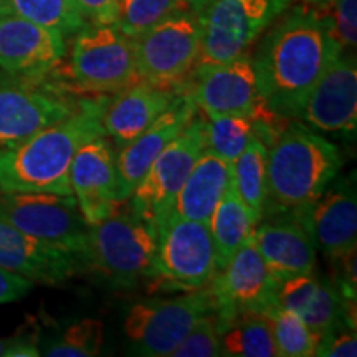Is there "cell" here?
Returning a JSON list of instances; mask_svg holds the SVG:
<instances>
[{"mask_svg": "<svg viewBox=\"0 0 357 357\" xmlns=\"http://www.w3.org/2000/svg\"><path fill=\"white\" fill-rule=\"evenodd\" d=\"M211 311L213 300L208 284L172 300L141 301L129 307L124 334L136 354L169 357L197 321Z\"/></svg>", "mask_w": 357, "mask_h": 357, "instance_id": "cell-8", "label": "cell"}, {"mask_svg": "<svg viewBox=\"0 0 357 357\" xmlns=\"http://www.w3.org/2000/svg\"><path fill=\"white\" fill-rule=\"evenodd\" d=\"M75 102L52 89L24 84L0 86V158L32 137L40 129L60 121L75 109Z\"/></svg>", "mask_w": 357, "mask_h": 357, "instance_id": "cell-16", "label": "cell"}, {"mask_svg": "<svg viewBox=\"0 0 357 357\" xmlns=\"http://www.w3.org/2000/svg\"><path fill=\"white\" fill-rule=\"evenodd\" d=\"M222 356L276 357L270 321L261 312H242L220 336Z\"/></svg>", "mask_w": 357, "mask_h": 357, "instance_id": "cell-25", "label": "cell"}, {"mask_svg": "<svg viewBox=\"0 0 357 357\" xmlns=\"http://www.w3.org/2000/svg\"><path fill=\"white\" fill-rule=\"evenodd\" d=\"M257 248L275 280L312 273L316 247L307 231L294 218L263 222L253 231Z\"/></svg>", "mask_w": 357, "mask_h": 357, "instance_id": "cell-21", "label": "cell"}, {"mask_svg": "<svg viewBox=\"0 0 357 357\" xmlns=\"http://www.w3.org/2000/svg\"><path fill=\"white\" fill-rule=\"evenodd\" d=\"M105 329L98 319H79L58 336L45 342L42 354L48 357H93L101 352Z\"/></svg>", "mask_w": 357, "mask_h": 357, "instance_id": "cell-30", "label": "cell"}, {"mask_svg": "<svg viewBox=\"0 0 357 357\" xmlns=\"http://www.w3.org/2000/svg\"><path fill=\"white\" fill-rule=\"evenodd\" d=\"M270 321L276 352L281 357H310L314 356L319 339L307 328L305 321L294 312L271 305L263 311Z\"/></svg>", "mask_w": 357, "mask_h": 357, "instance_id": "cell-29", "label": "cell"}, {"mask_svg": "<svg viewBox=\"0 0 357 357\" xmlns=\"http://www.w3.org/2000/svg\"><path fill=\"white\" fill-rule=\"evenodd\" d=\"M300 118L326 132L354 136L357 126V65L351 55H339L314 84Z\"/></svg>", "mask_w": 357, "mask_h": 357, "instance_id": "cell-17", "label": "cell"}, {"mask_svg": "<svg viewBox=\"0 0 357 357\" xmlns=\"http://www.w3.org/2000/svg\"><path fill=\"white\" fill-rule=\"evenodd\" d=\"M185 8L182 0H119L116 26L126 37L134 38Z\"/></svg>", "mask_w": 357, "mask_h": 357, "instance_id": "cell-31", "label": "cell"}, {"mask_svg": "<svg viewBox=\"0 0 357 357\" xmlns=\"http://www.w3.org/2000/svg\"><path fill=\"white\" fill-rule=\"evenodd\" d=\"M70 187L88 225L108 217L118 205L116 155L106 136L79 147L70 166Z\"/></svg>", "mask_w": 357, "mask_h": 357, "instance_id": "cell-18", "label": "cell"}, {"mask_svg": "<svg viewBox=\"0 0 357 357\" xmlns=\"http://www.w3.org/2000/svg\"><path fill=\"white\" fill-rule=\"evenodd\" d=\"M291 0H213L200 13L199 65L234 60L288 10Z\"/></svg>", "mask_w": 357, "mask_h": 357, "instance_id": "cell-7", "label": "cell"}, {"mask_svg": "<svg viewBox=\"0 0 357 357\" xmlns=\"http://www.w3.org/2000/svg\"><path fill=\"white\" fill-rule=\"evenodd\" d=\"M0 3L65 38L88 24L75 0H0Z\"/></svg>", "mask_w": 357, "mask_h": 357, "instance_id": "cell-27", "label": "cell"}, {"mask_svg": "<svg viewBox=\"0 0 357 357\" xmlns=\"http://www.w3.org/2000/svg\"><path fill=\"white\" fill-rule=\"evenodd\" d=\"M257 225V217L240 199L234 184V176H231L225 194L208 220V229H211L213 247H215L217 270H222L230 261V258L242 247L245 240L253 235Z\"/></svg>", "mask_w": 357, "mask_h": 357, "instance_id": "cell-24", "label": "cell"}, {"mask_svg": "<svg viewBox=\"0 0 357 357\" xmlns=\"http://www.w3.org/2000/svg\"><path fill=\"white\" fill-rule=\"evenodd\" d=\"M205 118L192 116L184 129L158 155L131 194V207L155 231L172 215L174 202L194 164L205 151Z\"/></svg>", "mask_w": 357, "mask_h": 357, "instance_id": "cell-6", "label": "cell"}, {"mask_svg": "<svg viewBox=\"0 0 357 357\" xmlns=\"http://www.w3.org/2000/svg\"><path fill=\"white\" fill-rule=\"evenodd\" d=\"M182 2H184L187 8H190V10L202 13L205 8L211 6L213 0H182Z\"/></svg>", "mask_w": 357, "mask_h": 357, "instance_id": "cell-40", "label": "cell"}, {"mask_svg": "<svg viewBox=\"0 0 357 357\" xmlns=\"http://www.w3.org/2000/svg\"><path fill=\"white\" fill-rule=\"evenodd\" d=\"M307 231L326 257H342L357 245V200L354 178L333 181L314 202L289 213Z\"/></svg>", "mask_w": 357, "mask_h": 357, "instance_id": "cell-14", "label": "cell"}, {"mask_svg": "<svg viewBox=\"0 0 357 357\" xmlns=\"http://www.w3.org/2000/svg\"><path fill=\"white\" fill-rule=\"evenodd\" d=\"M301 6H307L311 8H316V10L328 12L329 7L333 6L334 0H300Z\"/></svg>", "mask_w": 357, "mask_h": 357, "instance_id": "cell-39", "label": "cell"}, {"mask_svg": "<svg viewBox=\"0 0 357 357\" xmlns=\"http://www.w3.org/2000/svg\"><path fill=\"white\" fill-rule=\"evenodd\" d=\"M195 109L197 106L190 95L176 96L171 106L141 136H137L128 146L121 147V153L116 158V172H118L116 197H118V202H123V200L126 202L131 197L134 189L153 166L158 155L184 129L192 116L195 114Z\"/></svg>", "mask_w": 357, "mask_h": 357, "instance_id": "cell-19", "label": "cell"}, {"mask_svg": "<svg viewBox=\"0 0 357 357\" xmlns=\"http://www.w3.org/2000/svg\"><path fill=\"white\" fill-rule=\"evenodd\" d=\"M70 70L86 91H123L139 82L132 40L116 25L86 24L75 33Z\"/></svg>", "mask_w": 357, "mask_h": 357, "instance_id": "cell-9", "label": "cell"}, {"mask_svg": "<svg viewBox=\"0 0 357 357\" xmlns=\"http://www.w3.org/2000/svg\"><path fill=\"white\" fill-rule=\"evenodd\" d=\"M314 356L324 357H356L357 337L354 329H341L331 336L321 339Z\"/></svg>", "mask_w": 357, "mask_h": 357, "instance_id": "cell-35", "label": "cell"}, {"mask_svg": "<svg viewBox=\"0 0 357 357\" xmlns=\"http://www.w3.org/2000/svg\"><path fill=\"white\" fill-rule=\"evenodd\" d=\"M200 13L185 8L132 40L137 75L153 84L181 79L199 60Z\"/></svg>", "mask_w": 357, "mask_h": 357, "instance_id": "cell-10", "label": "cell"}, {"mask_svg": "<svg viewBox=\"0 0 357 357\" xmlns=\"http://www.w3.org/2000/svg\"><path fill=\"white\" fill-rule=\"evenodd\" d=\"M106 100H82L75 109L40 129L0 158V192H52L73 195L70 166L75 154L93 137L106 136Z\"/></svg>", "mask_w": 357, "mask_h": 357, "instance_id": "cell-2", "label": "cell"}, {"mask_svg": "<svg viewBox=\"0 0 357 357\" xmlns=\"http://www.w3.org/2000/svg\"><path fill=\"white\" fill-rule=\"evenodd\" d=\"M0 268L33 283H63L78 270V257L53 248L0 218Z\"/></svg>", "mask_w": 357, "mask_h": 357, "instance_id": "cell-20", "label": "cell"}, {"mask_svg": "<svg viewBox=\"0 0 357 357\" xmlns=\"http://www.w3.org/2000/svg\"><path fill=\"white\" fill-rule=\"evenodd\" d=\"M222 328L215 312L202 316L190 329L184 341L176 347L171 357H215L222 356L220 349Z\"/></svg>", "mask_w": 357, "mask_h": 357, "instance_id": "cell-32", "label": "cell"}, {"mask_svg": "<svg viewBox=\"0 0 357 357\" xmlns=\"http://www.w3.org/2000/svg\"><path fill=\"white\" fill-rule=\"evenodd\" d=\"M278 281L270 273L258 252L255 238L248 236L222 270L208 283L222 333L242 312H261L276 303Z\"/></svg>", "mask_w": 357, "mask_h": 357, "instance_id": "cell-12", "label": "cell"}, {"mask_svg": "<svg viewBox=\"0 0 357 357\" xmlns=\"http://www.w3.org/2000/svg\"><path fill=\"white\" fill-rule=\"evenodd\" d=\"M318 284L319 278H316L312 273L281 281L276 288V303L278 306L300 316L314 296Z\"/></svg>", "mask_w": 357, "mask_h": 357, "instance_id": "cell-33", "label": "cell"}, {"mask_svg": "<svg viewBox=\"0 0 357 357\" xmlns=\"http://www.w3.org/2000/svg\"><path fill=\"white\" fill-rule=\"evenodd\" d=\"M89 24L116 25L119 19V0H75Z\"/></svg>", "mask_w": 357, "mask_h": 357, "instance_id": "cell-36", "label": "cell"}, {"mask_svg": "<svg viewBox=\"0 0 357 357\" xmlns=\"http://www.w3.org/2000/svg\"><path fill=\"white\" fill-rule=\"evenodd\" d=\"M333 33L341 48H354L357 43V0H334L326 12Z\"/></svg>", "mask_w": 357, "mask_h": 357, "instance_id": "cell-34", "label": "cell"}, {"mask_svg": "<svg viewBox=\"0 0 357 357\" xmlns=\"http://www.w3.org/2000/svg\"><path fill=\"white\" fill-rule=\"evenodd\" d=\"M341 53L324 12L307 6L291 8L253 56L265 105L283 118H298L311 89Z\"/></svg>", "mask_w": 357, "mask_h": 357, "instance_id": "cell-1", "label": "cell"}, {"mask_svg": "<svg viewBox=\"0 0 357 357\" xmlns=\"http://www.w3.org/2000/svg\"><path fill=\"white\" fill-rule=\"evenodd\" d=\"M33 288V281L0 268V303L19 301Z\"/></svg>", "mask_w": 357, "mask_h": 357, "instance_id": "cell-37", "label": "cell"}, {"mask_svg": "<svg viewBox=\"0 0 357 357\" xmlns=\"http://www.w3.org/2000/svg\"><path fill=\"white\" fill-rule=\"evenodd\" d=\"M342 166L337 146L291 123L268 146L265 212L293 213L314 202Z\"/></svg>", "mask_w": 357, "mask_h": 357, "instance_id": "cell-3", "label": "cell"}, {"mask_svg": "<svg viewBox=\"0 0 357 357\" xmlns=\"http://www.w3.org/2000/svg\"><path fill=\"white\" fill-rule=\"evenodd\" d=\"M190 98L207 116L238 114L255 119L273 113L260 95L255 60L247 52L225 63L199 65Z\"/></svg>", "mask_w": 357, "mask_h": 357, "instance_id": "cell-13", "label": "cell"}, {"mask_svg": "<svg viewBox=\"0 0 357 357\" xmlns=\"http://www.w3.org/2000/svg\"><path fill=\"white\" fill-rule=\"evenodd\" d=\"M174 98L176 95L162 84L136 83L123 89L121 95L105 108L102 126L106 136L118 147L128 146L171 106Z\"/></svg>", "mask_w": 357, "mask_h": 357, "instance_id": "cell-22", "label": "cell"}, {"mask_svg": "<svg viewBox=\"0 0 357 357\" xmlns=\"http://www.w3.org/2000/svg\"><path fill=\"white\" fill-rule=\"evenodd\" d=\"M266 144L255 136L231 164L235 189L258 222L266 202Z\"/></svg>", "mask_w": 357, "mask_h": 357, "instance_id": "cell-26", "label": "cell"}, {"mask_svg": "<svg viewBox=\"0 0 357 357\" xmlns=\"http://www.w3.org/2000/svg\"><path fill=\"white\" fill-rule=\"evenodd\" d=\"M65 37L0 3V68L15 77L47 75L66 55Z\"/></svg>", "mask_w": 357, "mask_h": 357, "instance_id": "cell-15", "label": "cell"}, {"mask_svg": "<svg viewBox=\"0 0 357 357\" xmlns=\"http://www.w3.org/2000/svg\"><path fill=\"white\" fill-rule=\"evenodd\" d=\"M230 178L231 164L205 149L178 190L172 215L208 225Z\"/></svg>", "mask_w": 357, "mask_h": 357, "instance_id": "cell-23", "label": "cell"}, {"mask_svg": "<svg viewBox=\"0 0 357 357\" xmlns=\"http://www.w3.org/2000/svg\"><path fill=\"white\" fill-rule=\"evenodd\" d=\"M253 137L255 124L248 116H208V121L205 123V149L230 164L243 153Z\"/></svg>", "mask_w": 357, "mask_h": 357, "instance_id": "cell-28", "label": "cell"}, {"mask_svg": "<svg viewBox=\"0 0 357 357\" xmlns=\"http://www.w3.org/2000/svg\"><path fill=\"white\" fill-rule=\"evenodd\" d=\"M124 202V200H123ZM123 202L95 225H89L86 260L118 287H132L154 276L158 231L146 218Z\"/></svg>", "mask_w": 357, "mask_h": 357, "instance_id": "cell-4", "label": "cell"}, {"mask_svg": "<svg viewBox=\"0 0 357 357\" xmlns=\"http://www.w3.org/2000/svg\"><path fill=\"white\" fill-rule=\"evenodd\" d=\"M0 218L53 248L86 258L89 225L75 195L0 192Z\"/></svg>", "mask_w": 357, "mask_h": 357, "instance_id": "cell-5", "label": "cell"}, {"mask_svg": "<svg viewBox=\"0 0 357 357\" xmlns=\"http://www.w3.org/2000/svg\"><path fill=\"white\" fill-rule=\"evenodd\" d=\"M37 357L40 349L37 337L32 334H13L10 337H0V357Z\"/></svg>", "mask_w": 357, "mask_h": 357, "instance_id": "cell-38", "label": "cell"}, {"mask_svg": "<svg viewBox=\"0 0 357 357\" xmlns=\"http://www.w3.org/2000/svg\"><path fill=\"white\" fill-rule=\"evenodd\" d=\"M215 271V247L207 223L169 217L158 231L155 278L169 284V288L194 291L207 287Z\"/></svg>", "mask_w": 357, "mask_h": 357, "instance_id": "cell-11", "label": "cell"}]
</instances>
